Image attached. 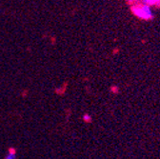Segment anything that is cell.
Returning <instances> with one entry per match:
<instances>
[{
    "label": "cell",
    "instance_id": "obj_1",
    "mask_svg": "<svg viewBox=\"0 0 160 159\" xmlns=\"http://www.w3.org/2000/svg\"><path fill=\"white\" fill-rule=\"evenodd\" d=\"M131 11L134 15H136L140 19H143V20H150L153 17L151 7L149 5H147L144 1L132 5Z\"/></svg>",
    "mask_w": 160,
    "mask_h": 159
},
{
    "label": "cell",
    "instance_id": "obj_3",
    "mask_svg": "<svg viewBox=\"0 0 160 159\" xmlns=\"http://www.w3.org/2000/svg\"><path fill=\"white\" fill-rule=\"evenodd\" d=\"M83 118H84L85 121H87V122H89V121H91V117L89 115V114H84Z\"/></svg>",
    "mask_w": 160,
    "mask_h": 159
},
{
    "label": "cell",
    "instance_id": "obj_2",
    "mask_svg": "<svg viewBox=\"0 0 160 159\" xmlns=\"http://www.w3.org/2000/svg\"><path fill=\"white\" fill-rule=\"evenodd\" d=\"M16 155H15V152L14 151V150L11 149L10 151V152L7 154V156H6V159H15Z\"/></svg>",
    "mask_w": 160,
    "mask_h": 159
}]
</instances>
